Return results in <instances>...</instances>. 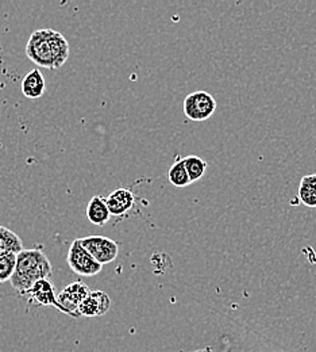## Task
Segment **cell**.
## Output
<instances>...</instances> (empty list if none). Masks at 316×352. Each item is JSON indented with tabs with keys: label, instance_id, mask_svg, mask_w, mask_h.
I'll use <instances>...</instances> for the list:
<instances>
[{
	"label": "cell",
	"instance_id": "6da1fadb",
	"mask_svg": "<svg viewBox=\"0 0 316 352\" xmlns=\"http://www.w3.org/2000/svg\"><path fill=\"white\" fill-rule=\"evenodd\" d=\"M69 43L53 29H41L30 34L26 45L27 58L46 69H60L69 57Z\"/></svg>",
	"mask_w": 316,
	"mask_h": 352
},
{
	"label": "cell",
	"instance_id": "7a4b0ae2",
	"mask_svg": "<svg viewBox=\"0 0 316 352\" xmlns=\"http://www.w3.org/2000/svg\"><path fill=\"white\" fill-rule=\"evenodd\" d=\"M51 272V263L41 250H23L16 256V267L10 283L25 296L38 280L49 279Z\"/></svg>",
	"mask_w": 316,
	"mask_h": 352
},
{
	"label": "cell",
	"instance_id": "3957f363",
	"mask_svg": "<svg viewBox=\"0 0 316 352\" xmlns=\"http://www.w3.org/2000/svg\"><path fill=\"white\" fill-rule=\"evenodd\" d=\"M217 110L215 98L207 91H195L185 96L182 111L185 117L195 122L207 121Z\"/></svg>",
	"mask_w": 316,
	"mask_h": 352
},
{
	"label": "cell",
	"instance_id": "277c9868",
	"mask_svg": "<svg viewBox=\"0 0 316 352\" xmlns=\"http://www.w3.org/2000/svg\"><path fill=\"white\" fill-rule=\"evenodd\" d=\"M66 262L71 270L82 276H95L97 275L103 265L97 263L90 252L83 247L80 239H75L69 247Z\"/></svg>",
	"mask_w": 316,
	"mask_h": 352
},
{
	"label": "cell",
	"instance_id": "5b68a950",
	"mask_svg": "<svg viewBox=\"0 0 316 352\" xmlns=\"http://www.w3.org/2000/svg\"><path fill=\"white\" fill-rule=\"evenodd\" d=\"M90 290L83 282H72L57 296L58 310L71 317H80V305L88 297Z\"/></svg>",
	"mask_w": 316,
	"mask_h": 352
},
{
	"label": "cell",
	"instance_id": "8992f818",
	"mask_svg": "<svg viewBox=\"0 0 316 352\" xmlns=\"http://www.w3.org/2000/svg\"><path fill=\"white\" fill-rule=\"evenodd\" d=\"M80 241L93 259L101 265L112 263L119 254L118 243L106 236H87L82 237Z\"/></svg>",
	"mask_w": 316,
	"mask_h": 352
},
{
	"label": "cell",
	"instance_id": "52a82bcc",
	"mask_svg": "<svg viewBox=\"0 0 316 352\" xmlns=\"http://www.w3.org/2000/svg\"><path fill=\"white\" fill-rule=\"evenodd\" d=\"M25 296H29V302L40 307H54L58 310V301L54 285L50 279L38 280Z\"/></svg>",
	"mask_w": 316,
	"mask_h": 352
},
{
	"label": "cell",
	"instance_id": "ba28073f",
	"mask_svg": "<svg viewBox=\"0 0 316 352\" xmlns=\"http://www.w3.org/2000/svg\"><path fill=\"white\" fill-rule=\"evenodd\" d=\"M106 202H107L111 216L122 217L133 209L136 197H134L133 191L129 188H117L112 192H110Z\"/></svg>",
	"mask_w": 316,
	"mask_h": 352
},
{
	"label": "cell",
	"instance_id": "9c48e42d",
	"mask_svg": "<svg viewBox=\"0 0 316 352\" xmlns=\"http://www.w3.org/2000/svg\"><path fill=\"white\" fill-rule=\"evenodd\" d=\"M111 308V298L107 293L101 290L90 292L88 297L80 305V316L86 317H99L106 314Z\"/></svg>",
	"mask_w": 316,
	"mask_h": 352
},
{
	"label": "cell",
	"instance_id": "30bf717a",
	"mask_svg": "<svg viewBox=\"0 0 316 352\" xmlns=\"http://www.w3.org/2000/svg\"><path fill=\"white\" fill-rule=\"evenodd\" d=\"M22 94L29 99H38L45 94L46 82L41 71L34 68L26 74L22 80Z\"/></svg>",
	"mask_w": 316,
	"mask_h": 352
},
{
	"label": "cell",
	"instance_id": "8fae6325",
	"mask_svg": "<svg viewBox=\"0 0 316 352\" xmlns=\"http://www.w3.org/2000/svg\"><path fill=\"white\" fill-rule=\"evenodd\" d=\"M86 213H87V219L90 223H93L96 226H103L111 219V213L108 210L106 199L99 195L92 197Z\"/></svg>",
	"mask_w": 316,
	"mask_h": 352
},
{
	"label": "cell",
	"instance_id": "7c38bea8",
	"mask_svg": "<svg viewBox=\"0 0 316 352\" xmlns=\"http://www.w3.org/2000/svg\"><path fill=\"white\" fill-rule=\"evenodd\" d=\"M25 248L21 237L11 229L0 225V254H7V252L19 254Z\"/></svg>",
	"mask_w": 316,
	"mask_h": 352
},
{
	"label": "cell",
	"instance_id": "4fadbf2b",
	"mask_svg": "<svg viewBox=\"0 0 316 352\" xmlns=\"http://www.w3.org/2000/svg\"><path fill=\"white\" fill-rule=\"evenodd\" d=\"M299 198L308 206L316 208V174L304 176L299 186Z\"/></svg>",
	"mask_w": 316,
	"mask_h": 352
},
{
	"label": "cell",
	"instance_id": "5bb4252c",
	"mask_svg": "<svg viewBox=\"0 0 316 352\" xmlns=\"http://www.w3.org/2000/svg\"><path fill=\"white\" fill-rule=\"evenodd\" d=\"M168 179H169L171 184L175 186V187H186V186H189V184L192 183V182H191V177H189L188 173H186L184 159L176 162V163L169 168Z\"/></svg>",
	"mask_w": 316,
	"mask_h": 352
},
{
	"label": "cell",
	"instance_id": "9a60e30c",
	"mask_svg": "<svg viewBox=\"0 0 316 352\" xmlns=\"http://www.w3.org/2000/svg\"><path fill=\"white\" fill-rule=\"evenodd\" d=\"M184 163H185L186 173L191 177V182H197L206 175L207 163L203 159L197 156H188L184 159Z\"/></svg>",
	"mask_w": 316,
	"mask_h": 352
},
{
	"label": "cell",
	"instance_id": "2e32d148",
	"mask_svg": "<svg viewBox=\"0 0 316 352\" xmlns=\"http://www.w3.org/2000/svg\"><path fill=\"white\" fill-rule=\"evenodd\" d=\"M16 256L18 254L14 252L0 254V283L11 280L16 267Z\"/></svg>",
	"mask_w": 316,
	"mask_h": 352
},
{
	"label": "cell",
	"instance_id": "e0dca14e",
	"mask_svg": "<svg viewBox=\"0 0 316 352\" xmlns=\"http://www.w3.org/2000/svg\"><path fill=\"white\" fill-rule=\"evenodd\" d=\"M192 352H214V350L211 347H204V349H200V350H196V351Z\"/></svg>",
	"mask_w": 316,
	"mask_h": 352
}]
</instances>
